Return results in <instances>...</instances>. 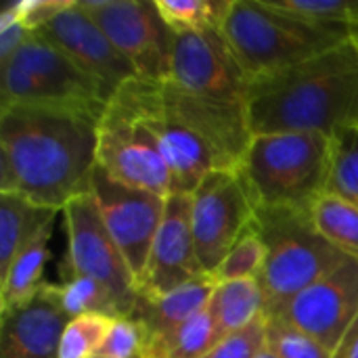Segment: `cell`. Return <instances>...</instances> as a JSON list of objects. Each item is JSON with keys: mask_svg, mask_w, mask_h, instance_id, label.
<instances>
[{"mask_svg": "<svg viewBox=\"0 0 358 358\" xmlns=\"http://www.w3.org/2000/svg\"><path fill=\"white\" fill-rule=\"evenodd\" d=\"M159 15L174 34L222 27L231 0H155Z\"/></svg>", "mask_w": 358, "mask_h": 358, "instance_id": "d4e9b609", "label": "cell"}, {"mask_svg": "<svg viewBox=\"0 0 358 358\" xmlns=\"http://www.w3.org/2000/svg\"><path fill=\"white\" fill-rule=\"evenodd\" d=\"M13 103H71L105 107L103 88L57 44L34 34L0 65V107Z\"/></svg>", "mask_w": 358, "mask_h": 358, "instance_id": "52a82bcc", "label": "cell"}, {"mask_svg": "<svg viewBox=\"0 0 358 358\" xmlns=\"http://www.w3.org/2000/svg\"><path fill=\"white\" fill-rule=\"evenodd\" d=\"M201 277H206V271L199 262L191 227V195L172 193L166 201L138 294H168Z\"/></svg>", "mask_w": 358, "mask_h": 358, "instance_id": "2e32d148", "label": "cell"}, {"mask_svg": "<svg viewBox=\"0 0 358 358\" xmlns=\"http://www.w3.org/2000/svg\"><path fill=\"white\" fill-rule=\"evenodd\" d=\"M268 4L327 29L352 31L358 25V0H268Z\"/></svg>", "mask_w": 358, "mask_h": 358, "instance_id": "484cf974", "label": "cell"}, {"mask_svg": "<svg viewBox=\"0 0 358 358\" xmlns=\"http://www.w3.org/2000/svg\"><path fill=\"white\" fill-rule=\"evenodd\" d=\"M214 346V323L206 308L178 327L151 338L143 346V358H203Z\"/></svg>", "mask_w": 358, "mask_h": 358, "instance_id": "7402d4cb", "label": "cell"}, {"mask_svg": "<svg viewBox=\"0 0 358 358\" xmlns=\"http://www.w3.org/2000/svg\"><path fill=\"white\" fill-rule=\"evenodd\" d=\"M327 193H336L358 206V124L331 138V164Z\"/></svg>", "mask_w": 358, "mask_h": 358, "instance_id": "4316f807", "label": "cell"}, {"mask_svg": "<svg viewBox=\"0 0 358 358\" xmlns=\"http://www.w3.org/2000/svg\"><path fill=\"white\" fill-rule=\"evenodd\" d=\"M36 31L27 29L17 17V0L8 2L0 13V65L6 63Z\"/></svg>", "mask_w": 358, "mask_h": 358, "instance_id": "d6a6232c", "label": "cell"}, {"mask_svg": "<svg viewBox=\"0 0 358 358\" xmlns=\"http://www.w3.org/2000/svg\"><path fill=\"white\" fill-rule=\"evenodd\" d=\"M264 346H266V317L258 319L243 331L220 340L203 358H256Z\"/></svg>", "mask_w": 358, "mask_h": 358, "instance_id": "1f68e13d", "label": "cell"}, {"mask_svg": "<svg viewBox=\"0 0 358 358\" xmlns=\"http://www.w3.org/2000/svg\"><path fill=\"white\" fill-rule=\"evenodd\" d=\"M266 344L279 358H334L325 346L283 319H266Z\"/></svg>", "mask_w": 358, "mask_h": 358, "instance_id": "f546056e", "label": "cell"}, {"mask_svg": "<svg viewBox=\"0 0 358 358\" xmlns=\"http://www.w3.org/2000/svg\"><path fill=\"white\" fill-rule=\"evenodd\" d=\"M170 82L208 99L245 105L250 80L222 27L174 34Z\"/></svg>", "mask_w": 358, "mask_h": 358, "instance_id": "5bb4252c", "label": "cell"}, {"mask_svg": "<svg viewBox=\"0 0 358 358\" xmlns=\"http://www.w3.org/2000/svg\"><path fill=\"white\" fill-rule=\"evenodd\" d=\"M105 107L71 103L0 107V193H15L57 212L88 193Z\"/></svg>", "mask_w": 358, "mask_h": 358, "instance_id": "6da1fadb", "label": "cell"}, {"mask_svg": "<svg viewBox=\"0 0 358 358\" xmlns=\"http://www.w3.org/2000/svg\"><path fill=\"white\" fill-rule=\"evenodd\" d=\"M214 323V344L243 331L264 317V294L258 279H239L218 283L210 306Z\"/></svg>", "mask_w": 358, "mask_h": 358, "instance_id": "d6986e66", "label": "cell"}, {"mask_svg": "<svg viewBox=\"0 0 358 358\" xmlns=\"http://www.w3.org/2000/svg\"><path fill=\"white\" fill-rule=\"evenodd\" d=\"M331 138L308 132L254 134L239 166L258 208H300L327 193Z\"/></svg>", "mask_w": 358, "mask_h": 358, "instance_id": "277c9868", "label": "cell"}, {"mask_svg": "<svg viewBox=\"0 0 358 358\" xmlns=\"http://www.w3.org/2000/svg\"><path fill=\"white\" fill-rule=\"evenodd\" d=\"M319 233L342 254L358 258V206L336 195L323 193L310 208Z\"/></svg>", "mask_w": 358, "mask_h": 358, "instance_id": "603a6c76", "label": "cell"}, {"mask_svg": "<svg viewBox=\"0 0 358 358\" xmlns=\"http://www.w3.org/2000/svg\"><path fill=\"white\" fill-rule=\"evenodd\" d=\"M67 323L57 283H44L27 302L0 313V358H59Z\"/></svg>", "mask_w": 358, "mask_h": 358, "instance_id": "e0dca14e", "label": "cell"}, {"mask_svg": "<svg viewBox=\"0 0 358 358\" xmlns=\"http://www.w3.org/2000/svg\"><path fill=\"white\" fill-rule=\"evenodd\" d=\"M266 260V245L254 229L245 235L220 262V266L210 275L216 283L239 281V279H258Z\"/></svg>", "mask_w": 358, "mask_h": 358, "instance_id": "83f0119b", "label": "cell"}, {"mask_svg": "<svg viewBox=\"0 0 358 358\" xmlns=\"http://www.w3.org/2000/svg\"><path fill=\"white\" fill-rule=\"evenodd\" d=\"M271 319L304 331L336 358L358 321V258L346 256Z\"/></svg>", "mask_w": 358, "mask_h": 358, "instance_id": "7c38bea8", "label": "cell"}, {"mask_svg": "<svg viewBox=\"0 0 358 358\" xmlns=\"http://www.w3.org/2000/svg\"><path fill=\"white\" fill-rule=\"evenodd\" d=\"M38 34L57 44L105 92L107 101L132 78H138L130 61L115 48L101 25L82 8L80 0L44 25Z\"/></svg>", "mask_w": 358, "mask_h": 358, "instance_id": "9a60e30c", "label": "cell"}, {"mask_svg": "<svg viewBox=\"0 0 358 358\" xmlns=\"http://www.w3.org/2000/svg\"><path fill=\"white\" fill-rule=\"evenodd\" d=\"M96 166L113 180L162 197L174 193L170 170L145 126L115 99L99 122Z\"/></svg>", "mask_w": 358, "mask_h": 358, "instance_id": "8fae6325", "label": "cell"}, {"mask_svg": "<svg viewBox=\"0 0 358 358\" xmlns=\"http://www.w3.org/2000/svg\"><path fill=\"white\" fill-rule=\"evenodd\" d=\"M336 358H358V321L355 323V327L350 329L344 346L340 348V352L336 355Z\"/></svg>", "mask_w": 358, "mask_h": 358, "instance_id": "e575fe53", "label": "cell"}, {"mask_svg": "<svg viewBox=\"0 0 358 358\" xmlns=\"http://www.w3.org/2000/svg\"><path fill=\"white\" fill-rule=\"evenodd\" d=\"M145 334L130 317H115L90 358H143Z\"/></svg>", "mask_w": 358, "mask_h": 358, "instance_id": "4dcf8cb0", "label": "cell"}, {"mask_svg": "<svg viewBox=\"0 0 358 358\" xmlns=\"http://www.w3.org/2000/svg\"><path fill=\"white\" fill-rule=\"evenodd\" d=\"M222 31L250 82L317 57L350 38V31L319 27L281 13L268 0H231Z\"/></svg>", "mask_w": 358, "mask_h": 358, "instance_id": "5b68a950", "label": "cell"}, {"mask_svg": "<svg viewBox=\"0 0 358 358\" xmlns=\"http://www.w3.org/2000/svg\"><path fill=\"white\" fill-rule=\"evenodd\" d=\"M216 285L218 283L210 275H206L168 294H159V296L138 294V302L130 319H134L141 325L147 342L151 338H157L178 327L191 317L203 313L210 306Z\"/></svg>", "mask_w": 358, "mask_h": 358, "instance_id": "ac0fdd59", "label": "cell"}, {"mask_svg": "<svg viewBox=\"0 0 358 358\" xmlns=\"http://www.w3.org/2000/svg\"><path fill=\"white\" fill-rule=\"evenodd\" d=\"M63 224L67 235L63 277L78 275L99 281L113 294L122 317H132L138 302L136 277L109 235L90 193L73 197L63 208Z\"/></svg>", "mask_w": 358, "mask_h": 358, "instance_id": "9c48e42d", "label": "cell"}, {"mask_svg": "<svg viewBox=\"0 0 358 358\" xmlns=\"http://www.w3.org/2000/svg\"><path fill=\"white\" fill-rule=\"evenodd\" d=\"M55 224L44 229L31 243H27L0 273V313H6L23 302H27L44 281V266L50 258L48 245L52 239Z\"/></svg>", "mask_w": 358, "mask_h": 358, "instance_id": "44dd1931", "label": "cell"}, {"mask_svg": "<svg viewBox=\"0 0 358 358\" xmlns=\"http://www.w3.org/2000/svg\"><path fill=\"white\" fill-rule=\"evenodd\" d=\"M111 99L153 136L174 193L191 195L214 170H237L254 138L245 105L193 94L170 80L132 78Z\"/></svg>", "mask_w": 358, "mask_h": 358, "instance_id": "7a4b0ae2", "label": "cell"}, {"mask_svg": "<svg viewBox=\"0 0 358 358\" xmlns=\"http://www.w3.org/2000/svg\"><path fill=\"white\" fill-rule=\"evenodd\" d=\"M138 78L170 80L174 31L155 0H80Z\"/></svg>", "mask_w": 358, "mask_h": 358, "instance_id": "30bf717a", "label": "cell"}, {"mask_svg": "<svg viewBox=\"0 0 358 358\" xmlns=\"http://www.w3.org/2000/svg\"><path fill=\"white\" fill-rule=\"evenodd\" d=\"M88 193L120 252L141 283L153 239L162 224L168 197L122 185L99 166L92 172Z\"/></svg>", "mask_w": 358, "mask_h": 358, "instance_id": "4fadbf2b", "label": "cell"}, {"mask_svg": "<svg viewBox=\"0 0 358 358\" xmlns=\"http://www.w3.org/2000/svg\"><path fill=\"white\" fill-rule=\"evenodd\" d=\"M59 302L65 317L78 319L86 315H103V317H122V310L113 298V294L90 277L69 275L57 283Z\"/></svg>", "mask_w": 358, "mask_h": 358, "instance_id": "cb8c5ba5", "label": "cell"}, {"mask_svg": "<svg viewBox=\"0 0 358 358\" xmlns=\"http://www.w3.org/2000/svg\"><path fill=\"white\" fill-rule=\"evenodd\" d=\"M113 317L86 315L71 319L63 331L59 358H90L111 327Z\"/></svg>", "mask_w": 358, "mask_h": 358, "instance_id": "f1b7e54d", "label": "cell"}, {"mask_svg": "<svg viewBox=\"0 0 358 358\" xmlns=\"http://www.w3.org/2000/svg\"><path fill=\"white\" fill-rule=\"evenodd\" d=\"M254 134L308 132L334 138L358 124V46L352 38L292 67L260 76L248 88Z\"/></svg>", "mask_w": 358, "mask_h": 358, "instance_id": "3957f363", "label": "cell"}, {"mask_svg": "<svg viewBox=\"0 0 358 358\" xmlns=\"http://www.w3.org/2000/svg\"><path fill=\"white\" fill-rule=\"evenodd\" d=\"M256 229L266 245L264 268L258 277L266 319L277 317L294 296L346 258L319 233L310 210L262 208Z\"/></svg>", "mask_w": 358, "mask_h": 358, "instance_id": "8992f818", "label": "cell"}, {"mask_svg": "<svg viewBox=\"0 0 358 358\" xmlns=\"http://www.w3.org/2000/svg\"><path fill=\"white\" fill-rule=\"evenodd\" d=\"M71 4L73 0H17V17L27 29L40 31Z\"/></svg>", "mask_w": 358, "mask_h": 358, "instance_id": "836d02e7", "label": "cell"}, {"mask_svg": "<svg viewBox=\"0 0 358 358\" xmlns=\"http://www.w3.org/2000/svg\"><path fill=\"white\" fill-rule=\"evenodd\" d=\"M350 38L355 40V44L358 46V25H355V27H352V31H350Z\"/></svg>", "mask_w": 358, "mask_h": 358, "instance_id": "d590c367", "label": "cell"}, {"mask_svg": "<svg viewBox=\"0 0 358 358\" xmlns=\"http://www.w3.org/2000/svg\"><path fill=\"white\" fill-rule=\"evenodd\" d=\"M57 210L36 206L21 195L0 193V273L44 229L55 224Z\"/></svg>", "mask_w": 358, "mask_h": 358, "instance_id": "ffe728a7", "label": "cell"}, {"mask_svg": "<svg viewBox=\"0 0 358 358\" xmlns=\"http://www.w3.org/2000/svg\"><path fill=\"white\" fill-rule=\"evenodd\" d=\"M258 201L241 170H214L191 193V227L206 275L256 229Z\"/></svg>", "mask_w": 358, "mask_h": 358, "instance_id": "ba28073f", "label": "cell"}]
</instances>
